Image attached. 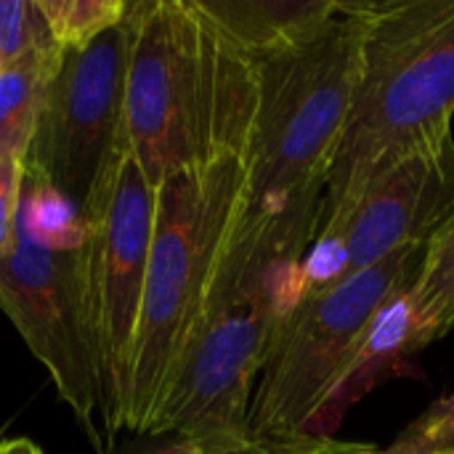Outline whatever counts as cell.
Masks as SVG:
<instances>
[{
	"label": "cell",
	"mask_w": 454,
	"mask_h": 454,
	"mask_svg": "<svg viewBox=\"0 0 454 454\" xmlns=\"http://www.w3.org/2000/svg\"><path fill=\"white\" fill-rule=\"evenodd\" d=\"M364 3L338 0L303 45L258 61L247 192L226 253L306 261L359 74Z\"/></svg>",
	"instance_id": "cell-1"
},
{
	"label": "cell",
	"mask_w": 454,
	"mask_h": 454,
	"mask_svg": "<svg viewBox=\"0 0 454 454\" xmlns=\"http://www.w3.org/2000/svg\"><path fill=\"white\" fill-rule=\"evenodd\" d=\"M258 112V61L200 0L130 3L125 146L146 181L247 154Z\"/></svg>",
	"instance_id": "cell-2"
},
{
	"label": "cell",
	"mask_w": 454,
	"mask_h": 454,
	"mask_svg": "<svg viewBox=\"0 0 454 454\" xmlns=\"http://www.w3.org/2000/svg\"><path fill=\"white\" fill-rule=\"evenodd\" d=\"M454 0L364 3L359 74L322 223L394 162L452 138Z\"/></svg>",
	"instance_id": "cell-3"
},
{
	"label": "cell",
	"mask_w": 454,
	"mask_h": 454,
	"mask_svg": "<svg viewBox=\"0 0 454 454\" xmlns=\"http://www.w3.org/2000/svg\"><path fill=\"white\" fill-rule=\"evenodd\" d=\"M247 154H223L157 186L154 231L130 354L122 431L146 434L207 311L210 290L239 221Z\"/></svg>",
	"instance_id": "cell-4"
},
{
	"label": "cell",
	"mask_w": 454,
	"mask_h": 454,
	"mask_svg": "<svg viewBox=\"0 0 454 454\" xmlns=\"http://www.w3.org/2000/svg\"><path fill=\"white\" fill-rule=\"evenodd\" d=\"M303 261L223 258L207 311L146 436H176L189 454H218L247 436L250 404L277 338L301 295Z\"/></svg>",
	"instance_id": "cell-5"
},
{
	"label": "cell",
	"mask_w": 454,
	"mask_h": 454,
	"mask_svg": "<svg viewBox=\"0 0 454 454\" xmlns=\"http://www.w3.org/2000/svg\"><path fill=\"white\" fill-rule=\"evenodd\" d=\"M423 250L426 245L407 247L343 282L301 290L261 370L247 420L250 439L309 434L372 319L415 279Z\"/></svg>",
	"instance_id": "cell-6"
},
{
	"label": "cell",
	"mask_w": 454,
	"mask_h": 454,
	"mask_svg": "<svg viewBox=\"0 0 454 454\" xmlns=\"http://www.w3.org/2000/svg\"><path fill=\"white\" fill-rule=\"evenodd\" d=\"M128 16L82 48L61 51L24 157L29 181L51 192L77 223L98 202L122 149Z\"/></svg>",
	"instance_id": "cell-7"
},
{
	"label": "cell",
	"mask_w": 454,
	"mask_h": 454,
	"mask_svg": "<svg viewBox=\"0 0 454 454\" xmlns=\"http://www.w3.org/2000/svg\"><path fill=\"white\" fill-rule=\"evenodd\" d=\"M154 205L157 189L125 146L98 202L80 223L82 309L101 380V420L109 434L122 431Z\"/></svg>",
	"instance_id": "cell-8"
},
{
	"label": "cell",
	"mask_w": 454,
	"mask_h": 454,
	"mask_svg": "<svg viewBox=\"0 0 454 454\" xmlns=\"http://www.w3.org/2000/svg\"><path fill=\"white\" fill-rule=\"evenodd\" d=\"M77 239H56L32 221L21 197L16 237L0 261V311L11 319L32 356L48 370L61 402L72 410L96 450L101 380L82 309Z\"/></svg>",
	"instance_id": "cell-9"
},
{
	"label": "cell",
	"mask_w": 454,
	"mask_h": 454,
	"mask_svg": "<svg viewBox=\"0 0 454 454\" xmlns=\"http://www.w3.org/2000/svg\"><path fill=\"white\" fill-rule=\"evenodd\" d=\"M454 213V136L394 162L330 223L303 261L301 290L343 282L426 245Z\"/></svg>",
	"instance_id": "cell-10"
},
{
	"label": "cell",
	"mask_w": 454,
	"mask_h": 454,
	"mask_svg": "<svg viewBox=\"0 0 454 454\" xmlns=\"http://www.w3.org/2000/svg\"><path fill=\"white\" fill-rule=\"evenodd\" d=\"M410 285H404L372 319L362 343L356 346L351 362L340 372L338 383L327 394L325 404L309 426V436H333L346 412L367 396L378 383L396 375L399 367L428 346L423 327L418 322Z\"/></svg>",
	"instance_id": "cell-11"
},
{
	"label": "cell",
	"mask_w": 454,
	"mask_h": 454,
	"mask_svg": "<svg viewBox=\"0 0 454 454\" xmlns=\"http://www.w3.org/2000/svg\"><path fill=\"white\" fill-rule=\"evenodd\" d=\"M202 11L255 61L311 40L338 0H200Z\"/></svg>",
	"instance_id": "cell-12"
},
{
	"label": "cell",
	"mask_w": 454,
	"mask_h": 454,
	"mask_svg": "<svg viewBox=\"0 0 454 454\" xmlns=\"http://www.w3.org/2000/svg\"><path fill=\"white\" fill-rule=\"evenodd\" d=\"M59 59L61 48L48 45L0 67V157L24 162Z\"/></svg>",
	"instance_id": "cell-13"
},
{
	"label": "cell",
	"mask_w": 454,
	"mask_h": 454,
	"mask_svg": "<svg viewBox=\"0 0 454 454\" xmlns=\"http://www.w3.org/2000/svg\"><path fill=\"white\" fill-rule=\"evenodd\" d=\"M410 298L428 343L454 330V213L426 242Z\"/></svg>",
	"instance_id": "cell-14"
},
{
	"label": "cell",
	"mask_w": 454,
	"mask_h": 454,
	"mask_svg": "<svg viewBox=\"0 0 454 454\" xmlns=\"http://www.w3.org/2000/svg\"><path fill=\"white\" fill-rule=\"evenodd\" d=\"M40 13L61 51L82 48L128 16V0H37Z\"/></svg>",
	"instance_id": "cell-15"
},
{
	"label": "cell",
	"mask_w": 454,
	"mask_h": 454,
	"mask_svg": "<svg viewBox=\"0 0 454 454\" xmlns=\"http://www.w3.org/2000/svg\"><path fill=\"white\" fill-rule=\"evenodd\" d=\"M56 45L37 0H0V67Z\"/></svg>",
	"instance_id": "cell-16"
},
{
	"label": "cell",
	"mask_w": 454,
	"mask_h": 454,
	"mask_svg": "<svg viewBox=\"0 0 454 454\" xmlns=\"http://www.w3.org/2000/svg\"><path fill=\"white\" fill-rule=\"evenodd\" d=\"M454 447V391L415 418L386 454H434Z\"/></svg>",
	"instance_id": "cell-17"
},
{
	"label": "cell",
	"mask_w": 454,
	"mask_h": 454,
	"mask_svg": "<svg viewBox=\"0 0 454 454\" xmlns=\"http://www.w3.org/2000/svg\"><path fill=\"white\" fill-rule=\"evenodd\" d=\"M218 454H380L372 444H348L335 436H290V439H245Z\"/></svg>",
	"instance_id": "cell-18"
},
{
	"label": "cell",
	"mask_w": 454,
	"mask_h": 454,
	"mask_svg": "<svg viewBox=\"0 0 454 454\" xmlns=\"http://www.w3.org/2000/svg\"><path fill=\"white\" fill-rule=\"evenodd\" d=\"M24 197V162L0 157V261L8 255Z\"/></svg>",
	"instance_id": "cell-19"
},
{
	"label": "cell",
	"mask_w": 454,
	"mask_h": 454,
	"mask_svg": "<svg viewBox=\"0 0 454 454\" xmlns=\"http://www.w3.org/2000/svg\"><path fill=\"white\" fill-rule=\"evenodd\" d=\"M0 454H45L35 442H29V439H5L3 444H0Z\"/></svg>",
	"instance_id": "cell-20"
},
{
	"label": "cell",
	"mask_w": 454,
	"mask_h": 454,
	"mask_svg": "<svg viewBox=\"0 0 454 454\" xmlns=\"http://www.w3.org/2000/svg\"><path fill=\"white\" fill-rule=\"evenodd\" d=\"M380 454H386V450H380ZM434 454H454V447L452 450H444V452H434Z\"/></svg>",
	"instance_id": "cell-21"
},
{
	"label": "cell",
	"mask_w": 454,
	"mask_h": 454,
	"mask_svg": "<svg viewBox=\"0 0 454 454\" xmlns=\"http://www.w3.org/2000/svg\"><path fill=\"white\" fill-rule=\"evenodd\" d=\"M3 442H5V431L0 428V444H3Z\"/></svg>",
	"instance_id": "cell-22"
}]
</instances>
